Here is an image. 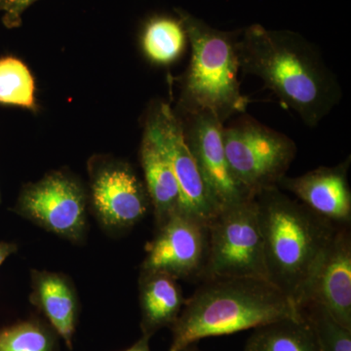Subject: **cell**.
<instances>
[{
    "label": "cell",
    "instance_id": "d6986e66",
    "mask_svg": "<svg viewBox=\"0 0 351 351\" xmlns=\"http://www.w3.org/2000/svg\"><path fill=\"white\" fill-rule=\"evenodd\" d=\"M59 346L57 332L38 316L0 328V351H58Z\"/></svg>",
    "mask_w": 351,
    "mask_h": 351
},
{
    "label": "cell",
    "instance_id": "44dd1931",
    "mask_svg": "<svg viewBox=\"0 0 351 351\" xmlns=\"http://www.w3.org/2000/svg\"><path fill=\"white\" fill-rule=\"evenodd\" d=\"M300 313L313 332L319 351H351V330L339 324L324 306L309 302Z\"/></svg>",
    "mask_w": 351,
    "mask_h": 351
},
{
    "label": "cell",
    "instance_id": "9c48e42d",
    "mask_svg": "<svg viewBox=\"0 0 351 351\" xmlns=\"http://www.w3.org/2000/svg\"><path fill=\"white\" fill-rule=\"evenodd\" d=\"M209 252V223L179 212L156 228L141 270L169 274L177 280L202 279Z\"/></svg>",
    "mask_w": 351,
    "mask_h": 351
},
{
    "label": "cell",
    "instance_id": "7402d4cb",
    "mask_svg": "<svg viewBox=\"0 0 351 351\" xmlns=\"http://www.w3.org/2000/svg\"><path fill=\"white\" fill-rule=\"evenodd\" d=\"M38 0H5L2 23L7 29H15L22 24V16Z\"/></svg>",
    "mask_w": 351,
    "mask_h": 351
},
{
    "label": "cell",
    "instance_id": "603a6c76",
    "mask_svg": "<svg viewBox=\"0 0 351 351\" xmlns=\"http://www.w3.org/2000/svg\"><path fill=\"white\" fill-rule=\"evenodd\" d=\"M18 251V245L13 242L0 241V267Z\"/></svg>",
    "mask_w": 351,
    "mask_h": 351
},
{
    "label": "cell",
    "instance_id": "ac0fdd59",
    "mask_svg": "<svg viewBox=\"0 0 351 351\" xmlns=\"http://www.w3.org/2000/svg\"><path fill=\"white\" fill-rule=\"evenodd\" d=\"M188 41L181 20L168 16H156L147 21L141 36L145 56L152 63L163 66L177 61Z\"/></svg>",
    "mask_w": 351,
    "mask_h": 351
},
{
    "label": "cell",
    "instance_id": "7c38bea8",
    "mask_svg": "<svg viewBox=\"0 0 351 351\" xmlns=\"http://www.w3.org/2000/svg\"><path fill=\"white\" fill-rule=\"evenodd\" d=\"M309 302L324 306L339 324L351 330L350 225L339 226L335 233L314 272L302 306Z\"/></svg>",
    "mask_w": 351,
    "mask_h": 351
},
{
    "label": "cell",
    "instance_id": "2e32d148",
    "mask_svg": "<svg viewBox=\"0 0 351 351\" xmlns=\"http://www.w3.org/2000/svg\"><path fill=\"white\" fill-rule=\"evenodd\" d=\"M177 279L159 271L141 270L138 302L143 336L152 338L159 330L172 328L186 299Z\"/></svg>",
    "mask_w": 351,
    "mask_h": 351
},
{
    "label": "cell",
    "instance_id": "cb8c5ba5",
    "mask_svg": "<svg viewBox=\"0 0 351 351\" xmlns=\"http://www.w3.org/2000/svg\"><path fill=\"white\" fill-rule=\"evenodd\" d=\"M149 339L151 338L142 336V338L136 341L131 348L124 351H151V348H149Z\"/></svg>",
    "mask_w": 351,
    "mask_h": 351
},
{
    "label": "cell",
    "instance_id": "3957f363",
    "mask_svg": "<svg viewBox=\"0 0 351 351\" xmlns=\"http://www.w3.org/2000/svg\"><path fill=\"white\" fill-rule=\"evenodd\" d=\"M290 300L265 279L228 277L202 281L171 328L169 351H182L201 339L226 336L301 318Z\"/></svg>",
    "mask_w": 351,
    "mask_h": 351
},
{
    "label": "cell",
    "instance_id": "e0dca14e",
    "mask_svg": "<svg viewBox=\"0 0 351 351\" xmlns=\"http://www.w3.org/2000/svg\"><path fill=\"white\" fill-rule=\"evenodd\" d=\"M244 351H319L313 332L301 318H287L256 328Z\"/></svg>",
    "mask_w": 351,
    "mask_h": 351
},
{
    "label": "cell",
    "instance_id": "8fae6325",
    "mask_svg": "<svg viewBox=\"0 0 351 351\" xmlns=\"http://www.w3.org/2000/svg\"><path fill=\"white\" fill-rule=\"evenodd\" d=\"M145 126L151 129L169 160L181 191L182 212L209 223L219 210L203 182L174 108L163 101L154 104L147 113Z\"/></svg>",
    "mask_w": 351,
    "mask_h": 351
},
{
    "label": "cell",
    "instance_id": "4fadbf2b",
    "mask_svg": "<svg viewBox=\"0 0 351 351\" xmlns=\"http://www.w3.org/2000/svg\"><path fill=\"white\" fill-rule=\"evenodd\" d=\"M350 156L338 165L321 166L298 177H285L277 188L294 195L314 213L337 226H350L351 191L348 182Z\"/></svg>",
    "mask_w": 351,
    "mask_h": 351
},
{
    "label": "cell",
    "instance_id": "d4e9b609",
    "mask_svg": "<svg viewBox=\"0 0 351 351\" xmlns=\"http://www.w3.org/2000/svg\"><path fill=\"white\" fill-rule=\"evenodd\" d=\"M182 351H201V350H198V348H195V346H189V348H186V350H182Z\"/></svg>",
    "mask_w": 351,
    "mask_h": 351
},
{
    "label": "cell",
    "instance_id": "5b68a950",
    "mask_svg": "<svg viewBox=\"0 0 351 351\" xmlns=\"http://www.w3.org/2000/svg\"><path fill=\"white\" fill-rule=\"evenodd\" d=\"M223 140L233 176L253 197L278 186L297 154L294 140L248 115L223 125Z\"/></svg>",
    "mask_w": 351,
    "mask_h": 351
},
{
    "label": "cell",
    "instance_id": "30bf717a",
    "mask_svg": "<svg viewBox=\"0 0 351 351\" xmlns=\"http://www.w3.org/2000/svg\"><path fill=\"white\" fill-rule=\"evenodd\" d=\"M178 117L203 182L219 211L253 197L230 169L223 140L225 124L207 112Z\"/></svg>",
    "mask_w": 351,
    "mask_h": 351
},
{
    "label": "cell",
    "instance_id": "52a82bcc",
    "mask_svg": "<svg viewBox=\"0 0 351 351\" xmlns=\"http://www.w3.org/2000/svg\"><path fill=\"white\" fill-rule=\"evenodd\" d=\"M88 198L82 182L69 172L53 171L25 184L13 212L71 243L86 237Z\"/></svg>",
    "mask_w": 351,
    "mask_h": 351
},
{
    "label": "cell",
    "instance_id": "ffe728a7",
    "mask_svg": "<svg viewBox=\"0 0 351 351\" xmlns=\"http://www.w3.org/2000/svg\"><path fill=\"white\" fill-rule=\"evenodd\" d=\"M0 104L36 110V84L29 68L14 57L0 59Z\"/></svg>",
    "mask_w": 351,
    "mask_h": 351
},
{
    "label": "cell",
    "instance_id": "9a60e30c",
    "mask_svg": "<svg viewBox=\"0 0 351 351\" xmlns=\"http://www.w3.org/2000/svg\"><path fill=\"white\" fill-rule=\"evenodd\" d=\"M140 160L144 184L158 228L173 215L182 212L179 184L169 160L149 127L145 126L140 147Z\"/></svg>",
    "mask_w": 351,
    "mask_h": 351
},
{
    "label": "cell",
    "instance_id": "277c9868",
    "mask_svg": "<svg viewBox=\"0 0 351 351\" xmlns=\"http://www.w3.org/2000/svg\"><path fill=\"white\" fill-rule=\"evenodd\" d=\"M177 13L191 44V57L181 78L176 114L211 112L223 124L243 114L249 99L242 94L239 80L240 32L214 29L182 9Z\"/></svg>",
    "mask_w": 351,
    "mask_h": 351
},
{
    "label": "cell",
    "instance_id": "8992f818",
    "mask_svg": "<svg viewBox=\"0 0 351 351\" xmlns=\"http://www.w3.org/2000/svg\"><path fill=\"white\" fill-rule=\"evenodd\" d=\"M228 277L267 279L255 197L223 208L209 223V252L201 282Z\"/></svg>",
    "mask_w": 351,
    "mask_h": 351
},
{
    "label": "cell",
    "instance_id": "5bb4252c",
    "mask_svg": "<svg viewBox=\"0 0 351 351\" xmlns=\"http://www.w3.org/2000/svg\"><path fill=\"white\" fill-rule=\"evenodd\" d=\"M29 302L43 314L69 350H73V339L80 314V302L75 283L62 272L32 269Z\"/></svg>",
    "mask_w": 351,
    "mask_h": 351
},
{
    "label": "cell",
    "instance_id": "484cf974",
    "mask_svg": "<svg viewBox=\"0 0 351 351\" xmlns=\"http://www.w3.org/2000/svg\"><path fill=\"white\" fill-rule=\"evenodd\" d=\"M5 0H0V11H3Z\"/></svg>",
    "mask_w": 351,
    "mask_h": 351
},
{
    "label": "cell",
    "instance_id": "ba28073f",
    "mask_svg": "<svg viewBox=\"0 0 351 351\" xmlns=\"http://www.w3.org/2000/svg\"><path fill=\"white\" fill-rule=\"evenodd\" d=\"M88 206L99 225L110 234L129 232L151 208L144 181L130 163L95 156L88 162Z\"/></svg>",
    "mask_w": 351,
    "mask_h": 351
},
{
    "label": "cell",
    "instance_id": "7a4b0ae2",
    "mask_svg": "<svg viewBox=\"0 0 351 351\" xmlns=\"http://www.w3.org/2000/svg\"><path fill=\"white\" fill-rule=\"evenodd\" d=\"M267 279L300 311L314 272L339 226L271 188L255 196Z\"/></svg>",
    "mask_w": 351,
    "mask_h": 351
},
{
    "label": "cell",
    "instance_id": "6da1fadb",
    "mask_svg": "<svg viewBox=\"0 0 351 351\" xmlns=\"http://www.w3.org/2000/svg\"><path fill=\"white\" fill-rule=\"evenodd\" d=\"M240 71L256 76L306 126L316 127L343 96L317 48L297 32L252 25L237 39Z\"/></svg>",
    "mask_w": 351,
    "mask_h": 351
}]
</instances>
